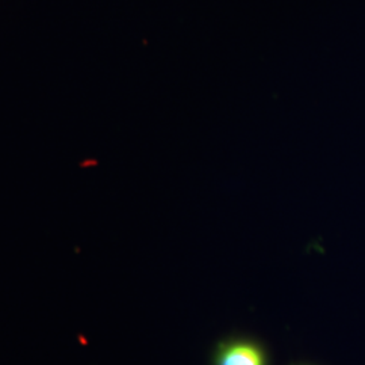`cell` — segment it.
I'll list each match as a JSON object with an SVG mask.
<instances>
[{"mask_svg":"<svg viewBox=\"0 0 365 365\" xmlns=\"http://www.w3.org/2000/svg\"><path fill=\"white\" fill-rule=\"evenodd\" d=\"M210 365H272V357L267 344L257 337L230 334L214 345Z\"/></svg>","mask_w":365,"mask_h":365,"instance_id":"1","label":"cell"},{"mask_svg":"<svg viewBox=\"0 0 365 365\" xmlns=\"http://www.w3.org/2000/svg\"><path fill=\"white\" fill-rule=\"evenodd\" d=\"M292 365H313V364H307V363H300V364H292Z\"/></svg>","mask_w":365,"mask_h":365,"instance_id":"2","label":"cell"}]
</instances>
